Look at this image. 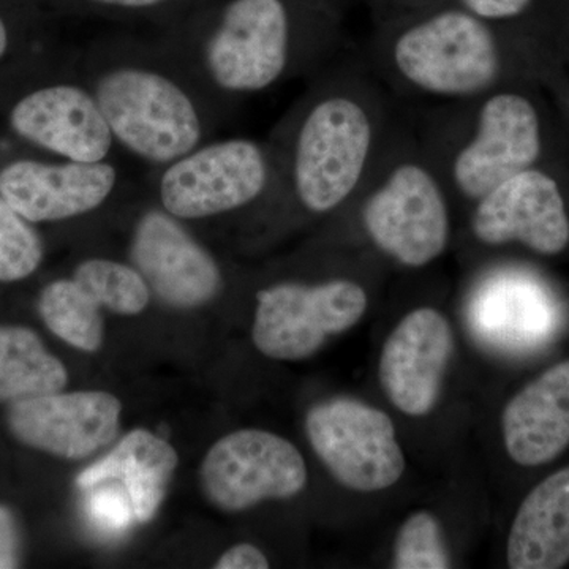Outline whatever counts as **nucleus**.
Here are the masks:
<instances>
[{"instance_id":"nucleus-1","label":"nucleus","mask_w":569,"mask_h":569,"mask_svg":"<svg viewBox=\"0 0 569 569\" xmlns=\"http://www.w3.org/2000/svg\"><path fill=\"white\" fill-rule=\"evenodd\" d=\"M347 0H216L167 50L216 102L271 91L320 61L342 37Z\"/></svg>"},{"instance_id":"nucleus-2","label":"nucleus","mask_w":569,"mask_h":569,"mask_svg":"<svg viewBox=\"0 0 569 569\" xmlns=\"http://www.w3.org/2000/svg\"><path fill=\"white\" fill-rule=\"evenodd\" d=\"M385 130L383 97L365 71L328 74L271 142L276 186L287 183L296 203L313 216L336 211L376 174Z\"/></svg>"},{"instance_id":"nucleus-3","label":"nucleus","mask_w":569,"mask_h":569,"mask_svg":"<svg viewBox=\"0 0 569 569\" xmlns=\"http://www.w3.org/2000/svg\"><path fill=\"white\" fill-rule=\"evenodd\" d=\"M84 82L116 144L157 170L209 140L216 103L167 48L96 52Z\"/></svg>"},{"instance_id":"nucleus-4","label":"nucleus","mask_w":569,"mask_h":569,"mask_svg":"<svg viewBox=\"0 0 569 569\" xmlns=\"http://www.w3.org/2000/svg\"><path fill=\"white\" fill-rule=\"evenodd\" d=\"M373 63L407 96L475 103L505 74V26L451 7L373 11Z\"/></svg>"},{"instance_id":"nucleus-5","label":"nucleus","mask_w":569,"mask_h":569,"mask_svg":"<svg viewBox=\"0 0 569 569\" xmlns=\"http://www.w3.org/2000/svg\"><path fill=\"white\" fill-rule=\"evenodd\" d=\"M361 208L366 234L406 268H425L449 244L451 216L443 174L430 157L403 153L383 164Z\"/></svg>"},{"instance_id":"nucleus-6","label":"nucleus","mask_w":569,"mask_h":569,"mask_svg":"<svg viewBox=\"0 0 569 569\" xmlns=\"http://www.w3.org/2000/svg\"><path fill=\"white\" fill-rule=\"evenodd\" d=\"M271 142L252 138L208 140L157 170L159 204L183 222L249 208L276 186Z\"/></svg>"},{"instance_id":"nucleus-7","label":"nucleus","mask_w":569,"mask_h":569,"mask_svg":"<svg viewBox=\"0 0 569 569\" xmlns=\"http://www.w3.org/2000/svg\"><path fill=\"white\" fill-rule=\"evenodd\" d=\"M367 307L365 288L350 279L272 284L257 293L252 340L268 358L301 361L316 355L329 337L355 328Z\"/></svg>"},{"instance_id":"nucleus-8","label":"nucleus","mask_w":569,"mask_h":569,"mask_svg":"<svg viewBox=\"0 0 569 569\" xmlns=\"http://www.w3.org/2000/svg\"><path fill=\"white\" fill-rule=\"evenodd\" d=\"M475 103L471 132L452 152L445 178L470 203L533 168L542 148L537 108L522 93L497 89Z\"/></svg>"},{"instance_id":"nucleus-9","label":"nucleus","mask_w":569,"mask_h":569,"mask_svg":"<svg viewBox=\"0 0 569 569\" xmlns=\"http://www.w3.org/2000/svg\"><path fill=\"white\" fill-rule=\"evenodd\" d=\"M306 432L332 477L355 492L392 488L406 471L395 422L359 400L318 403L307 415Z\"/></svg>"},{"instance_id":"nucleus-10","label":"nucleus","mask_w":569,"mask_h":569,"mask_svg":"<svg viewBox=\"0 0 569 569\" xmlns=\"http://www.w3.org/2000/svg\"><path fill=\"white\" fill-rule=\"evenodd\" d=\"M200 479L213 507L239 512L261 501L298 496L307 486V466L299 449L283 437L244 429L209 449Z\"/></svg>"},{"instance_id":"nucleus-11","label":"nucleus","mask_w":569,"mask_h":569,"mask_svg":"<svg viewBox=\"0 0 569 569\" xmlns=\"http://www.w3.org/2000/svg\"><path fill=\"white\" fill-rule=\"evenodd\" d=\"M129 260L151 293L174 309L208 305L223 287L222 269L213 254L183 220L160 204L142 212L134 222Z\"/></svg>"},{"instance_id":"nucleus-12","label":"nucleus","mask_w":569,"mask_h":569,"mask_svg":"<svg viewBox=\"0 0 569 569\" xmlns=\"http://www.w3.org/2000/svg\"><path fill=\"white\" fill-rule=\"evenodd\" d=\"M473 204L471 233L481 244L520 242L541 254L563 252L569 244V217L559 183L535 167Z\"/></svg>"},{"instance_id":"nucleus-13","label":"nucleus","mask_w":569,"mask_h":569,"mask_svg":"<svg viewBox=\"0 0 569 569\" xmlns=\"http://www.w3.org/2000/svg\"><path fill=\"white\" fill-rule=\"evenodd\" d=\"M122 403L103 391L51 392L11 403L10 432L26 447L80 460L108 447L121 426Z\"/></svg>"},{"instance_id":"nucleus-14","label":"nucleus","mask_w":569,"mask_h":569,"mask_svg":"<svg viewBox=\"0 0 569 569\" xmlns=\"http://www.w3.org/2000/svg\"><path fill=\"white\" fill-rule=\"evenodd\" d=\"M9 122L21 140L62 160L104 162L118 146L84 81L56 82L26 93L11 108Z\"/></svg>"},{"instance_id":"nucleus-15","label":"nucleus","mask_w":569,"mask_h":569,"mask_svg":"<svg viewBox=\"0 0 569 569\" xmlns=\"http://www.w3.org/2000/svg\"><path fill=\"white\" fill-rule=\"evenodd\" d=\"M112 160L58 163L21 159L0 168V194L31 223L63 222L102 208L118 192Z\"/></svg>"},{"instance_id":"nucleus-16","label":"nucleus","mask_w":569,"mask_h":569,"mask_svg":"<svg viewBox=\"0 0 569 569\" xmlns=\"http://www.w3.org/2000/svg\"><path fill=\"white\" fill-rule=\"evenodd\" d=\"M455 350L451 325L432 307L411 310L389 335L378 377L385 395L407 417H426L436 408Z\"/></svg>"},{"instance_id":"nucleus-17","label":"nucleus","mask_w":569,"mask_h":569,"mask_svg":"<svg viewBox=\"0 0 569 569\" xmlns=\"http://www.w3.org/2000/svg\"><path fill=\"white\" fill-rule=\"evenodd\" d=\"M505 448L522 467L545 466L569 447V361L550 367L509 400Z\"/></svg>"},{"instance_id":"nucleus-18","label":"nucleus","mask_w":569,"mask_h":569,"mask_svg":"<svg viewBox=\"0 0 569 569\" xmlns=\"http://www.w3.org/2000/svg\"><path fill=\"white\" fill-rule=\"evenodd\" d=\"M178 460V452L163 438L149 430H132L110 455L82 470L77 486L81 490H91L111 479H121L134 519L146 523L159 512Z\"/></svg>"},{"instance_id":"nucleus-19","label":"nucleus","mask_w":569,"mask_h":569,"mask_svg":"<svg viewBox=\"0 0 569 569\" xmlns=\"http://www.w3.org/2000/svg\"><path fill=\"white\" fill-rule=\"evenodd\" d=\"M511 569H559L569 563V467L523 498L508 535Z\"/></svg>"},{"instance_id":"nucleus-20","label":"nucleus","mask_w":569,"mask_h":569,"mask_svg":"<svg viewBox=\"0 0 569 569\" xmlns=\"http://www.w3.org/2000/svg\"><path fill=\"white\" fill-rule=\"evenodd\" d=\"M69 373L39 336L22 326H0V402L62 391Z\"/></svg>"},{"instance_id":"nucleus-21","label":"nucleus","mask_w":569,"mask_h":569,"mask_svg":"<svg viewBox=\"0 0 569 569\" xmlns=\"http://www.w3.org/2000/svg\"><path fill=\"white\" fill-rule=\"evenodd\" d=\"M102 307L73 279L54 280L41 290L39 313L48 329L82 351H97L103 343Z\"/></svg>"},{"instance_id":"nucleus-22","label":"nucleus","mask_w":569,"mask_h":569,"mask_svg":"<svg viewBox=\"0 0 569 569\" xmlns=\"http://www.w3.org/2000/svg\"><path fill=\"white\" fill-rule=\"evenodd\" d=\"M74 280L100 307L118 316H138L151 301V288L130 263L110 258H86L74 268Z\"/></svg>"},{"instance_id":"nucleus-23","label":"nucleus","mask_w":569,"mask_h":569,"mask_svg":"<svg viewBox=\"0 0 569 569\" xmlns=\"http://www.w3.org/2000/svg\"><path fill=\"white\" fill-rule=\"evenodd\" d=\"M477 326L479 335L498 342H519L542 337L548 331L549 313L545 299L531 287H509L508 296L485 299L478 306Z\"/></svg>"},{"instance_id":"nucleus-24","label":"nucleus","mask_w":569,"mask_h":569,"mask_svg":"<svg viewBox=\"0 0 569 569\" xmlns=\"http://www.w3.org/2000/svg\"><path fill=\"white\" fill-rule=\"evenodd\" d=\"M43 242L32 223L0 194V282H20L39 269Z\"/></svg>"},{"instance_id":"nucleus-25","label":"nucleus","mask_w":569,"mask_h":569,"mask_svg":"<svg viewBox=\"0 0 569 569\" xmlns=\"http://www.w3.org/2000/svg\"><path fill=\"white\" fill-rule=\"evenodd\" d=\"M392 568H451V556L445 541L443 530L432 512L417 511L408 516L397 531Z\"/></svg>"},{"instance_id":"nucleus-26","label":"nucleus","mask_w":569,"mask_h":569,"mask_svg":"<svg viewBox=\"0 0 569 569\" xmlns=\"http://www.w3.org/2000/svg\"><path fill=\"white\" fill-rule=\"evenodd\" d=\"M372 11L421 9V7H451L493 22L507 26L519 20L533 7L535 0H362Z\"/></svg>"},{"instance_id":"nucleus-27","label":"nucleus","mask_w":569,"mask_h":569,"mask_svg":"<svg viewBox=\"0 0 569 569\" xmlns=\"http://www.w3.org/2000/svg\"><path fill=\"white\" fill-rule=\"evenodd\" d=\"M88 515L99 529L121 531L129 527L133 509L129 497L126 498L121 490L103 488L89 500Z\"/></svg>"},{"instance_id":"nucleus-28","label":"nucleus","mask_w":569,"mask_h":569,"mask_svg":"<svg viewBox=\"0 0 569 569\" xmlns=\"http://www.w3.org/2000/svg\"><path fill=\"white\" fill-rule=\"evenodd\" d=\"M92 9L123 17H159L176 9L181 0H82Z\"/></svg>"},{"instance_id":"nucleus-29","label":"nucleus","mask_w":569,"mask_h":569,"mask_svg":"<svg viewBox=\"0 0 569 569\" xmlns=\"http://www.w3.org/2000/svg\"><path fill=\"white\" fill-rule=\"evenodd\" d=\"M20 563V537L13 515L0 505V569L17 568Z\"/></svg>"},{"instance_id":"nucleus-30","label":"nucleus","mask_w":569,"mask_h":569,"mask_svg":"<svg viewBox=\"0 0 569 569\" xmlns=\"http://www.w3.org/2000/svg\"><path fill=\"white\" fill-rule=\"evenodd\" d=\"M217 569H266L269 568L268 557L257 546L242 545L233 546L220 557L216 565Z\"/></svg>"},{"instance_id":"nucleus-31","label":"nucleus","mask_w":569,"mask_h":569,"mask_svg":"<svg viewBox=\"0 0 569 569\" xmlns=\"http://www.w3.org/2000/svg\"><path fill=\"white\" fill-rule=\"evenodd\" d=\"M10 47V33L9 28H7L6 21L0 18V61H2L3 56L7 54Z\"/></svg>"}]
</instances>
